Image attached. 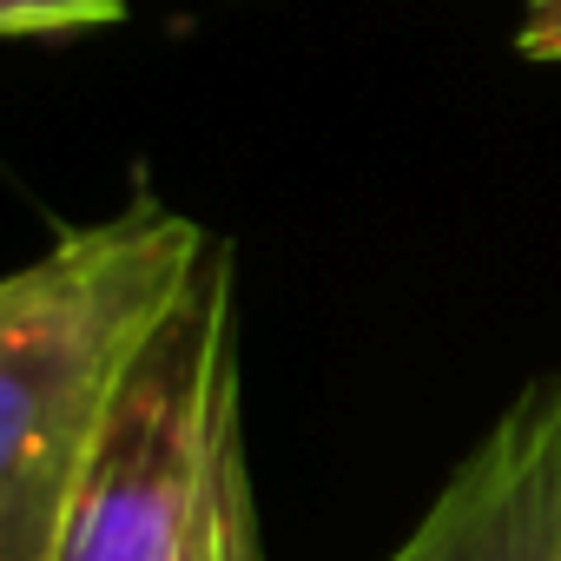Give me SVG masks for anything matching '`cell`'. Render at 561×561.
Listing matches in <instances>:
<instances>
[{
    "instance_id": "obj_1",
    "label": "cell",
    "mask_w": 561,
    "mask_h": 561,
    "mask_svg": "<svg viewBox=\"0 0 561 561\" xmlns=\"http://www.w3.org/2000/svg\"><path fill=\"white\" fill-rule=\"evenodd\" d=\"M205 225L139 192L0 277V561H54Z\"/></svg>"
},
{
    "instance_id": "obj_2",
    "label": "cell",
    "mask_w": 561,
    "mask_h": 561,
    "mask_svg": "<svg viewBox=\"0 0 561 561\" xmlns=\"http://www.w3.org/2000/svg\"><path fill=\"white\" fill-rule=\"evenodd\" d=\"M54 561H264L244 456L238 264L225 238L198 251L139 344Z\"/></svg>"
},
{
    "instance_id": "obj_3",
    "label": "cell",
    "mask_w": 561,
    "mask_h": 561,
    "mask_svg": "<svg viewBox=\"0 0 561 561\" xmlns=\"http://www.w3.org/2000/svg\"><path fill=\"white\" fill-rule=\"evenodd\" d=\"M383 561H561V370L489 423Z\"/></svg>"
},
{
    "instance_id": "obj_4",
    "label": "cell",
    "mask_w": 561,
    "mask_h": 561,
    "mask_svg": "<svg viewBox=\"0 0 561 561\" xmlns=\"http://www.w3.org/2000/svg\"><path fill=\"white\" fill-rule=\"evenodd\" d=\"M126 14V0H0V41H41V34H80Z\"/></svg>"
},
{
    "instance_id": "obj_5",
    "label": "cell",
    "mask_w": 561,
    "mask_h": 561,
    "mask_svg": "<svg viewBox=\"0 0 561 561\" xmlns=\"http://www.w3.org/2000/svg\"><path fill=\"white\" fill-rule=\"evenodd\" d=\"M522 54L528 60H561V0H528L522 8Z\"/></svg>"
}]
</instances>
